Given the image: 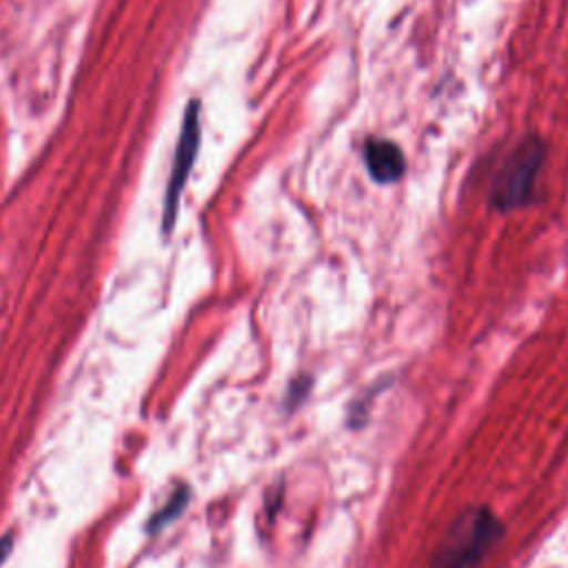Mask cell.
Instances as JSON below:
<instances>
[{"label":"cell","mask_w":568,"mask_h":568,"mask_svg":"<svg viewBox=\"0 0 568 568\" xmlns=\"http://www.w3.org/2000/svg\"><path fill=\"white\" fill-rule=\"evenodd\" d=\"M501 537V521L486 506H470L448 528L430 568H479Z\"/></svg>","instance_id":"cell-1"},{"label":"cell","mask_w":568,"mask_h":568,"mask_svg":"<svg viewBox=\"0 0 568 568\" xmlns=\"http://www.w3.org/2000/svg\"><path fill=\"white\" fill-rule=\"evenodd\" d=\"M546 155V146L539 135H526L504 160L490 189V202L499 211H513L535 193V182Z\"/></svg>","instance_id":"cell-2"},{"label":"cell","mask_w":568,"mask_h":568,"mask_svg":"<svg viewBox=\"0 0 568 568\" xmlns=\"http://www.w3.org/2000/svg\"><path fill=\"white\" fill-rule=\"evenodd\" d=\"M197 149H200V102L191 100L184 111V118H182L180 138H178V146H175V155H173V164H171V175L166 182L164 213H162L164 233H171V229L175 226L180 197L186 186L191 166L197 158Z\"/></svg>","instance_id":"cell-3"},{"label":"cell","mask_w":568,"mask_h":568,"mask_svg":"<svg viewBox=\"0 0 568 568\" xmlns=\"http://www.w3.org/2000/svg\"><path fill=\"white\" fill-rule=\"evenodd\" d=\"M364 162L368 175L379 184H393L404 175L406 160L402 149L384 138L368 140L364 146Z\"/></svg>","instance_id":"cell-4"},{"label":"cell","mask_w":568,"mask_h":568,"mask_svg":"<svg viewBox=\"0 0 568 568\" xmlns=\"http://www.w3.org/2000/svg\"><path fill=\"white\" fill-rule=\"evenodd\" d=\"M186 501H189V490L182 486L180 490H175V493L171 495V499L166 501V506L153 515L149 528H151V530H158V528H162L164 524H169L171 519H175V517L182 513V508L186 506Z\"/></svg>","instance_id":"cell-5"},{"label":"cell","mask_w":568,"mask_h":568,"mask_svg":"<svg viewBox=\"0 0 568 568\" xmlns=\"http://www.w3.org/2000/svg\"><path fill=\"white\" fill-rule=\"evenodd\" d=\"M9 550H11V537H2L0 539V564L7 559Z\"/></svg>","instance_id":"cell-6"}]
</instances>
